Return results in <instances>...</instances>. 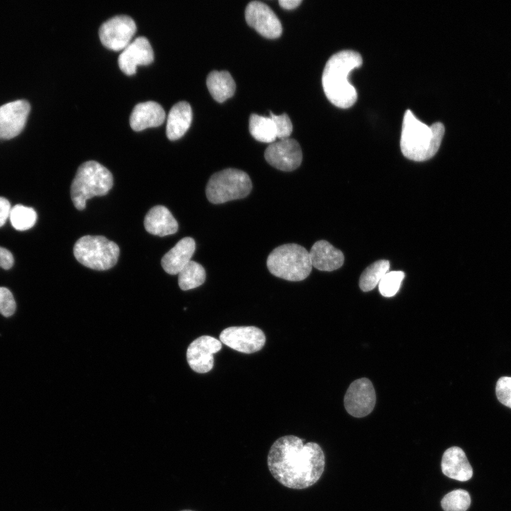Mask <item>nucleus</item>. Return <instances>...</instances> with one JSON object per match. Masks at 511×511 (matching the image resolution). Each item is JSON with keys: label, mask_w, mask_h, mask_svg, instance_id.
<instances>
[{"label": "nucleus", "mask_w": 511, "mask_h": 511, "mask_svg": "<svg viewBox=\"0 0 511 511\" xmlns=\"http://www.w3.org/2000/svg\"><path fill=\"white\" fill-rule=\"evenodd\" d=\"M112 186L113 175L106 167L95 160L86 161L78 167L71 185L73 204L83 210L87 199L106 195Z\"/></svg>", "instance_id": "nucleus-4"}, {"label": "nucleus", "mask_w": 511, "mask_h": 511, "mask_svg": "<svg viewBox=\"0 0 511 511\" xmlns=\"http://www.w3.org/2000/svg\"><path fill=\"white\" fill-rule=\"evenodd\" d=\"M245 18L250 26L265 38H275L282 33V28L278 16L261 1H253L248 4Z\"/></svg>", "instance_id": "nucleus-12"}, {"label": "nucleus", "mask_w": 511, "mask_h": 511, "mask_svg": "<svg viewBox=\"0 0 511 511\" xmlns=\"http://www.w3.org/2000/svg\"><path fill=\"white\" fill-rule=\"evenodd\" d=\"M264 156L270 165L282 171L297 169L302 160L300 144L290 138L271 143L265 149Z\"/></svg>", "instance_id": "nucleus-10"}, {"label": "nucleus", "mask_w": 511, "mask_h": 511, "mask_svg": "<svg viewBox=\"0 0 511 511\" xmlns=\"http://www.w3.org/2000/svg\"><path fill=\"white\" fill-rule=\"evenodd\" d=\"M498 400L511 408V377L503 376L498 379L495 387Z\"/></svg>", "instance_id": "nucleus-30"}, {"label": "nucleus", "mask_w": 511, "mask_h": 511, "mask_svg": "<svg viewBox=\"0 0 511 511\" xmlns=\"http://www.w3.org/2000/svg\"><path fill=\"white\" fill-rule=\"evenodd\" d=\"M119 253L118 245L102 236H84L76 241L73 248L77 260L96 270H106L114 267Z\"/></svg>", "instance_id": "nucleus-6"}, {"label": "nucleus", "mask_w": 511, "mask_h": 511, "mask_svg": "<svg viewBox=\"0 0 511 511\" xmlns=\"http://www.w3.org/2000/svg\"><path fill=\"white\" fill-rule=\"evenodd\" d=\"M154 59L153 50L148 39L138 36L122 50L118 57L120 69L126 75H133L138 65H148Z\"/></svg>", "instance_id": "nucleus-15"}, {"label": "nucleus", "mask_w": 511, "mask_h": 511, "mask_svg": "<svg viewBox=\"0 0 511 511\" xmlns=\"http://www.w3.org/2000/svg\"><path fill=\"white\" fill-rule=\"evenodd\" d=\"M219 341L238 352L252 353L263 348L265 336L261 329L253 326H231L221 332Z\"/></svg>", "instance_id": "nucleus-9"}, {"label": "nucleus", "mask_w": 511, "mask_h": 511, "mask_svg": "<svg viewBox=\"0 0 511 511\" xmlns=\"http://www.w3.org/2000/svg\"><path fill=\"white\" fill-rule=\"evenodd\" d=\"M15 310L16 302L12 293L7 288L0 287V313L5 317H10Z\"/></svg>", "instance_id": "nucleus-31"}, {"label": "nucleus", "mask_w": 511, "mask_h": 511, "mask_svg": "<svg viewBox=\"0 0 511 511\" xmlns=\"http://www.w3.org/2000/svg\"><path fill=\"white\" fill-rule=\"evenodd\" d=\"M444 126L436 122L428 126L419 121L410 110L405 113L400 137V149L407 158L421 162L432 158L438 151Z\"/></svg>", "instance_id": "nucleus-3"}, {"label": "nucleus", "mask_w": 511, "mask_h": 511, "mask_svg": "<svg viewBox=\"0 0 511 511\" xmlns=\"http://www.w3.org/2000/svg\"><path fill=\"white\" fill-rule=\"evenodd\" d=\"M205 279L204 268L194 260H190L178 273V285L182 290L196 288L202 285Z\"/></svg>", "instance_id": "nucleus-24"}, {"label": "nucleus", "mask_w": 511, "mask_h": 511, "mask_svg": "<svg viewBox=\"0 0 511 511\" xmlns=\"http://www.w3.org/2000/svg\"><path fill=\"white\" fill-rule=\"evenodd\" d=\"M207 86L213 98L220 103L232 97L236 90V83L226 70L211 72L207 77Z\"/></svg>", "instance_id": "nucleus-22"}, {"label": "nucleus", "mask_w": 511, "mask_h": 511, "mask_svg": "<svg viewBox=\"0 0 511 511\" xmlns=\"http://www.w3.org/2000/svg\"><path fill=\"white\" fill-rule=\"evenodd\" d=\"M249 131L253 137L263 143H273L277 138L276 128L271 117L252 114L249 119Z\"/></svg>", "instance_id": "nucleus-23"}, {"label": "nucleus", "mask_w": 511, "mask_h": 511, "mask_svg": "<svg viewBox=\"0 0 511 511\" xmlns=\"http://www.w3.org/2000/svg\"><path fill=\"white\" fill-rule=\"evenodd\" d=\"M136 31L134 20L129 16H114L104 21L99 29L102 44L114 50L124 49Z\"/></svg>", "instance_id": "nucleus-8"}, {"label": "nucleus", "mask_w": 511, "mask_h": 511, "mask_svg": "<svg viewBox=\"0 0 511 511\" xmlns=\"http://www.w3.org/2000/svg\"><path fill=\"white\" fill-rule=\"evenodd\" d=\"M362 62L361 55L353 50L340 51L328 60L323 71L322 82L324 94L331 104L346 109L356 102L357 92L349 82L348 76Z\"/></svg>", "instance_id": "nucleus-2"}, {"label": "nucleus", "mask_w": 511, "mask_h": 511, "mask_svg": "<svg viewBox=\"0 0 511 511\" xmlns=\"http://www.w3.org/2000/svg\"><path fill=\"white\" fill-rule=\"evenodd\" d=\"M375 405V392L370 380L360 378L350 385L344 397V406L349 414L365 417L373 411Z\"/></svg>", "instance_id": "nucleus-11"}, {"label": "nucleus", "mask_w": 511, "mask_h": 511, "mask_svg": "<svg viewBox=\"0 0 511 511\" xmlns=\"http://www.w3.org/2000/svg\"><path fill=\"white\" fill-rule=\"evenodd\" d=\"M471 502L470 495L466 490L457 489L445 495L441 505L444 511H466Z\"/></svg>", "instance_id": "nucleus-27"}, {"label": "nucleus", "mask_w": 511, "mask_h": 511, "mask_svg": "<svg viewBox=\"0 0 511 511\" xmlns=\"http://www.w3.org/2000/svg\"><path fill=\"white\" fill-rule=\"evenodd\" d=\"M266 265L273 275L289 281L307 278L312 268L309 251L297 243H287L273 249Z\"/></svg>", "instance_id": "nucleus-5"}, {"label": "nucleus", "mask_w": 511, "mask_h": 511, "mask_svg": "<svg viewBox=\"0 0 511 511\" xmlns=\"http://www.w3.org/2000/svg\"><path fill=\"white\" fill-rule=\"evenodd\" d=\"M144 226L150 234L165 236L177 231L178 223L168 209L162 205L152 207L144 218Z\"/></svg>", "instance_id": "nucleus-20"}, {"label": "nucleus", "mask_w": 511, "mask_h": 511, "mask_svg": "<svg viewBox=\"0 0 511 511\" xmlns=\"http://www.w3.org/2000/svg\"><path fill=\"white\" fill-rule=\"evenodd\" d=\"M195 251V241L191 237L180 240L161 260L163 270L170 275L178 274L191 260Z\"/></svg>", "instance_id": "nucleus-19"}, {"label": "nucleus", "mask_w": 511, "mask_h": 511, "mask_svg": "<svg viewBox=\"0 0 511 511\" xmlns=\"http://www.w3.org/2000/svg\"><path fill=\"white\" fill-rule=\"evenodd\" d=\"M441 466L445 476L458 481H467L473 476L466 454L458 446L450 447L444 451Z\"/></svg>", "instance_id": "nucleus-17"}, {"label": "nucleus", "mask_w": 511, "mask_h": 511, "mask_svg": "<svg viewBox=\"0 0 511 511\" xmlns=\"http://www.w3.org/2000/svg\"><path fill=\"white\" fill-rule=\"evenodd\" d=\"M309 253L312 267L319 270H335L344 262L343 253L324 240L314 243Z\"/></svg>", "instance_id": "nucleus-18"}, {"label": "nucleus", "mask_w": 511, "mask_h": 511, "mask_svg": "<svg viewBox=\"0 0 511 511\" xmlns=\"http://www.w3.org/2000/svg\"><path fill=\"white\" fill-rule=\"evenodd\" d=\"M9 218L14 229L26 231L33 226L37 214L33 208L18 204L11 208Z\"/></svg>", "instance_id": "nucleus-26"}, {"label": "nucleus", "mask_w": 511, "mask_h": 511, "mask_svg": "<svg viewBox=\"0 0 511 511\" xmlns=\"http://www.w3.org/2000/svg\"><path fill=\"white\" fill-rule=\"evenodd\" d=\"M270 115L275 126L277 138H289L292 131V124L289 116L286 114L277 116L271 111Z\"/></svg>", "instance_id": "nucleus-29"}, {"label": "nucleus", "mask_w": 511, "mask_h": 511, "mask_svg": "<svg viewBox=\"0 0 511 511\" xmlns=\"http://www.w3.org/2000/svg\"><path fill=\"white\" fill-rule=\"evenodd\" d=\"M302 0H280L279 4L285 9H292L301 4Z\"/></svg>", "instance_id": "nucleus-34"}, {"label": "nucleus", "mask_w": 511, "mask_h": 511, "mask_svg": "<svg viewBox=\"0 0 511 511\" xmlns=\"http://www.w3.org/2000/svg\"><path fill=\"white\" fill-rule=\"evenodd\" d=\"M11 209L9 202L6 198L0 197V227L5 224L9 217Z\"/></svg>", "instance_id": "nucleus-33"}, {"label": "nucleus", "mask_w": 511, "mask_h": 511, "mask_svg": "<svg viewBox=\"0 0 511 511\" xmlns=\"http://www.w3.org/2000/svg\"><path fill=\"white\" fill-rule=\"evenodd\" d=\"M294 435L278 438L272 444L267 457L268 469L282 485L304 489L315 484L324 471L325 456L315 442L304 444Z\"/></svg>", "instance_id": "nucleus-1"}, {"label": "nucleus", "mask_w": 511, "mask_h": 511, "mask_svg": "<svg viewBox=\"0 0 511 511\" xmlns=\"http://www.w3.org/2000/svg\"><path fill=\"white\" fill-rule=\"evenodd\" d=\"M165 111L160 104L154 101L137 104L130 116V125L134 131L161 125L165 119Z\"/></svg>", "instance_id": "nucleus-16"}, {"label": "nucleus", "mask_w": 511, "mask_h": 511, "mask_svg": "<svg viewBox=\"0 0 511 511\" xmlns=\"http://www.w3.org/2000/svg\"><path fill=\"white\" fill-rule=\"evenodd\" d=\"M192 120V111L189 104L182 101L170 109L166 125V135L170 140L181 138L188 130Z\"/></svg>", "instance_id": "nucleus-21"}, {"label": "nucleus", "mask_w": 511, "mask_h": 511, "mask_svg": "<svg viewBox=\"0 0 511 511\" xmlns=\"http://www.w3.org/2000/svg\"><path fill=\"white\" fill-rule=\"evenodd\" d=\"M251 189L252 182L246 172L226 168L211 176L206 186V196L212 204H222L244 198Z\"/></svg>", "instance_id": "nucleus-7"}, {"label": "nucleus", "mask_w": 511, "mask_h": 511, "mask_svg": "<svg viewBox=\"0 0 511 511\" xmlns=\"http://www.w3.org/2000/svg\"><path fill=\"white\" fill-rule=\"evenodd\" d=\"M13 264V257L7 249L0 247V267L4 269H10Z\"/></svg>", "instance_id": "nucleus-32"}, {"label": "nucleus", "mask_w": 511, "mask_h": 511, "mask_svg": "<svg viewBox=\"0 0 511 511\" xmlns=\"http://www.w3.org/2000/svg\"><path fill=\"white\" fill-rule=\"evenodd\" d=\"M221 342L204 335L194 340L187 350V361L190 368L199 373L210 371L214 366L213 354L221 349Z\"/></svg>", "instance_id": "nucleus-13"}, {"label": "nucleus", "mask_w": 511, "mask_h": 511, "mask_svg": "<svg viewBox=\"0 0 511 511\" xmlns=\"http://www.w3.org/2000/svg\"><path fill=\"white\" fill-rule=\"evenodd\" d=\"M29 103L16 100L0 106V138L11 139L23 129L30 112Z\"/></svg>", "instance_id": "nucleus-14"}, {"label": "nucleus", "mask_w": 511, "mask_h": 511, "mask_svg": "<svg viewBox=\"0 0 511 511\" xmlns=\"http://www.w3.org/2000/svg\"><path fill=\"white\" fill-rule=\"evenodd\" d=\"M181 511H194V510H181Z\"/></svg>", "instance_id": "nucleus-35"}, {"label": "nucleus", "mask_w": 511, "mask_h": 511, "mask_svg": "<svg viewBox=\"0 0 511 511\" xmlns=\"http://www.w3.org/2000/svg\"><path fill=\"white\" fill-rule=\"evenodd\" d=\"M404 278L402 271H388L378 284L380 293L386 297L394 296L399 291Z\"/></svg>", "instance_id": "nucleus-28"}, {"label": "nucleus", "mask_w": 511, "mask_h": 511, "mask_svg": "<svg viewBox=\"0 0 511 511\" xmlns=\"http://www.w3.org/2000/svg\"><path fill=\"white\" fill-rule=\"evenodd\" d=\"M389 268L390 263L386 260H379L369 265L360 277L359 286L361 290L368 292L373 290Z\"/></svg>", "instance_id": "nucleus-25"}]
</instances>
